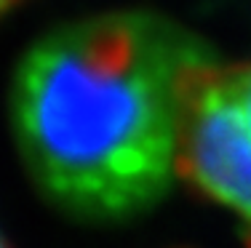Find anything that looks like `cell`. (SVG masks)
<instances>
[{"mask_svg":"<svg viewBox=\"0 0 251 248\" xmlns=\"http://www.w3.org/2000/svg\"><path fill=\"white\" fill-rule=\"evenodd\" d=\"M0 248H8V246H5V243H3V238H0Z\"/></svg>","mask_w":251,"mask_h":248,"instance_id":"cell-4","label":"cell"},{"mask_svg":"<svg viewBox=\"0 0 251 248\" xmlns=\"http://www.w3.org/2000/svg\"><path fill=\"white\" fill-rule=\"evenodd\" d=\"M211 62L198 32L155 11H104L38 38L11 83V128L40 195L83 222L155 208L179 176L187 86Z\"/></svg>","mask_w":251,"mask_h":248,"instance_id":"cell-1","label":"cell"},{"mask_svg":"<svg viewBox=\"0 0 251 248\" xmlns=\"http://www.w3.org/2000/svg\"><path fill=\"white\" fill-rule=\"evenodd\" d=\"M16 3H19V0H0V16H5V14H8V11L14 8Z\"/></svg>","mask_w":251,"mask_h":248,"instance_id":"cell-3","label":"cell"},{"mask_svg":"<svg viewBox=\"0 0 251 248\" xmlns=\"http://www.w3.org/2000/svg\"><path fill=\"white\" fill-rule=\"evenodd\" d=\"M179 176L251 232V62H211L190 80Z\"/></svg>","mask_w":251,"mask_h":248,"instance_id":"cell-2","label":"cell"}]
</instances>
